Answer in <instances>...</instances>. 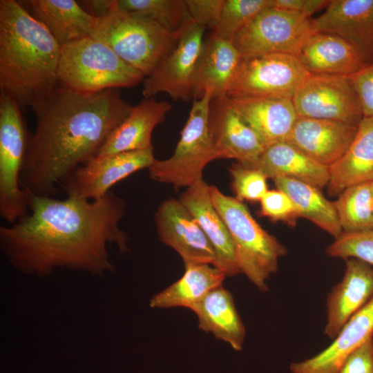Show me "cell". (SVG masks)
Segmentation results:
<instances>
[{
  "label": "cell",
  "mask_w": 373,
  "mask_h": 373,
  "mask_svg": "<svg viewBox=\"0 0 373 373\" xmlns=\"http://www.w3.org/2000/svg\"><path fill=\"white\" fill-rule=\"evenodd\" d=\"M242 119L258 135L265 147L287 142L298 118L292 99H231Z\"/></svg>",
  "instance_id": "obj_23"
},
{
  "label": "cell",
  "mask_w": 373,
  "mask_h": 373,
  "mask_svg": "<svg viewBox=\"0 0 373 373\" xmlns=\"http://www.w3.org/2000/svg\"><path fill=\"white\" fill-rule=\"evenodd\" d=\"M316 32L313 19L270 5L233 38L241 59L269 54L298 56Z\"/></svg>",
  "instance_id": "obj_9"
},
{
  "label": "cell",
  "mask_w": 373,
  "mask_h": 373,
  "mask_svg": "<svg viewBox=\"0 0 373 373\" xmlns=\"http://www.w3.org/2000/svg\"><path fill=\"white\" fill-rule=\"evenodd\" d=\"M372 210L373 214V181L372 182Z\"/></svg>",
  "instance_id": "obj_41"
},
{
  "label": "cell",
  "mask_w": 373,
  "mask_h": 373,
  "mask_svg": "<svg viewBox=\"0 0 373 373\" xmlns=\"http://www.w3.org/2000/svg\"><path fill=\"white\" fill-rule=\"evenodd\" d=\"M229 171L232 189L239 201H260L268 191L267 178L259 169L239 162Z\"/></svg>",
  "instance_id": "obj_35"
},
{
  "label": "cell",
  "mask_w": 373,
  "mask_h": 373,
  "mask_svg": "<svg viewBox=\"0 0 373 373\" xmlns=\"http://www.w3.org/2000/svg\"><path fill=\"white\" fill-rule=\"evenodd\" d=\"M358 126L298 117L287 142L314 161L329 167L347 150L356 135Z\"/></svg>",
  "instance_id": "obj_18"
},
{
  "label": "cell",
  "mask_w": 373,
  "mask_h": 373,
  "mask_svg": "<svg viewBox=\"0 0 373 373\" xmlns=\"http://www.w3.org/2000/svg\"><path fill=\"white\" fill-rule=\"evenodd\" d=\"M211 100L210 92L193 99L173 155L166 160L155 159L149 167L152 180L178 189L187 188L202 179L205 166L216 159L209 126Z\"/></svg>",
  "instance_id": "obj_7"
},
{
  "label": "cell",
  "mask_w": 373,
  "mask_h": 373,
  "mask_svg": "<svg viewBox=\"0 0 373 373\" xmlns=\"http://www.w3.org/2000/svg\"><path fill=\"white\" fill-rule=\"evenodd\" d=\"M298 117L358 126L363 118L349 76L309 74L292 98Z\"/></svg>",
  "instance_id": "obj_12"
},
{
  "label": "cell",
  "mask_w": 373,
  "mask_h": 373,
  "mask_svg": "<svg viewBox=\"0 0 373 373\" xmlns=\"http://www.w3.org/2000/svg\"><path fill=\"white\" fill-rule=\"evenodd\" d=\"M28 195L30 212L0 227L1 250L21 273L42 278L66 268L103 276L115 270L108 245L129 251L119 227L126 204L112 191L93 200Z\"/></svg>",
  "instance_id": "obj_1"
},
{
  "label": "cell",
  "mask_w": 373,
  "mask_h": 373,
  "mask_svg": "<svg viewBox=\"0 0 373 373\" xmlns=\"http://www.w3.org/2000/svg\"><path fill=\"white\" fill-rule=\"evenodd\" d=\"M313 22L316 32L343 38L365 64L373 62V0H332Z\"/></svg>",
  "instance_id": "obj_16"
},
{
  "label": "cell",
  "mask_w": 373,
  "mask_h": 373,
  "mask_svg": "<svg viewBox=\"0 0 373 373\" xmlns=\"http://www.w3.org/2000/svg\"><path fill=\"white\" fill-rule=\"evenodd\" d=\"M209 193L231 235L240 273L259 291H267V282L277 271L279 259L287 254L286 247L260 227L242 202L213 185Z\"/></svg>",
  "instance_id": "obj_4"
},
{
  "label": "cell",
  "mask_w": 373,
  "mask_h": 373,
  "mask_svg": "<svg viewBox=\"0 0 373 373\" xmlns=\"http://www.w3.org/2000/svg\"><path fill=\"white\" fill-rule=\"evenodd\" d=\"M241 59L231 40L211 34L204 41L195 70L193 99H200L207 92L212 99L227 96Z\"/></svg>",
  "instance_id": "obj_21"
},
{
  "label": "cell",
  "mask_w": 373,
  "mask_h": 373,
  "mask_svg": "<svg viewBox=\"0 0 373 373\" xmlns=\"http://www.w3.org/2000/svg\"><path fill=\"white\" fill-rule=\"evenodd\" d=\"M338 373H373V338L352 352Z\"/></svg>",
  "instance_id": "obj_39"
},
{
  "label": "cell",
  "mask_w": 373,
  "mask_h": 373,
  "mask_svg": "<svg viewBox=\"0 0 373 373\" xmlns=\"http://www.w3.org/2000/svg\"><path fill=\"white\" fill-rule=\"evenodd\" d=\"M146 77L133 68L104 43L84 37L61 48L57 69L60 86L80 93H94L116 88H131Z\"/></svg>",
  "instance_id": "obj_6"
},
{
  "label": "cell",
  "mask_w": 373,
  "mask_h": 373,
  "mask_svg": "<svg viewBox=\"0 0 373 373\" xmlns=\"http://www.w3.org/2000/svg\"><path fill=\"white\" fill-rule=\"evenodd\" d=\"M273 181L276 189L291 198L300 217L310 220L335 238L343 233L333 202L327 200L319 189L286 177H277Z\"/></svg>",
  "instance_id": "obj_30"
},
{
  "label": "cell",
  "mask_w": 373,
  "mask_h": 373,
  "mask_svg": "<svg viewBox=\"0 0 373 373\" xmlns=\"http://www.w3.org/2000/svg\"><path fill=\"white\" fill-rule=\"evenodd\" d=\"M189 309L198 317L199 329L228 343L233 350H242L245 328L231 293L222 285L211 291Z\"/></svg>",
  "instance_id": "obj_27"
},
{
  "label": "cell",
  "mask_w": 373,
  "mask_h": 373,
  "mask_svg": "<svg viewBox=\"0 0 373 373\" xmlns=\"http://www.w3.org/2000/svg\"><path fill=\"white\" fill-rule=\"evenodd\" d=\"M43 23L59 46L90 37L96 18L74 0H28L19 1Z\"/></svg>",
  "instance_id": "obj_24"
},
{
  "label": "cell",
  "mask_w": 373,
  "mask_h": 373,
  "mask_svg": "<svg viewBox=\"0 0 373 373\" xmlns=\"http://www.w3.org/2000/svg\"><path fill=\"white\" fill-rule=\"evenodd\" d=\"M155 159L153 148L97 155L79 166L61 185L67 197L96 200L119 181L149 169Z\"/></svg>",
  "instance_id": "obj_13"
},
{
  "label": "cell",
  "mask_w": 373,
  "mask_h": 373,
  "mask_svg": "<svg viewBox=\"0 0 373 373\" xmlns=\"http://www.w3.org/2000/svg\"><path fill=\"white\" fill-rule=\"evenodd\" d=\"M61 48L19 1H0V89L21 111L59 86Z\"/></svg>",
  "instance_id": "obj_3"
},
{
  "label": "cell",
  "mask_w": 373,
  "mask_h": 373,
  "mask_svg": "<svg viewBox=\"0 0 373 373\" xmlns=\"http://www.w3.org/2000/svg\"><path fill=\"white\" fill-rule=\"evenodd\" d=\"M372 182L351 186L333 202L343 232L373 230Z\"/></svg>",
  "instance_id": "obj_31"
},
{
  "label": "cell",
  "mask_w": 373,
  "mask_h": 373,
  "mask_svg": "<svg viewBox=\"0 0 373 373\" xmlns=\"http://www.w3.org/2000/svg\"><path fill=\"white\" fill-rule=\"evenodd\" d=\"M326 252L330 256L344 260L356 258L373 267V230L343 232Z\"/></svg>",
  "instance_id": "obj_34"
},
{
  "label": "cell",
  "mask_w": 373,
  "mask_h": 373,
  "mask_svg": "<svg viewBox=\"0 0 373 373\" xmlns=\"http://www.w3.org/2000/svg\"><path fill=\"white\" fill-rule=\"evenodd\" d=\"M349 77L358 95L363 117H373V62Z\"/></svg>",
  "instance_id": "obj_38"
},
{
  "label": "cell",
  "mask_w": 373,
  "mask_h": 373,
  "mask_svg": "<svg viewBox=\"0 0 373 373\" xmlns=\"http://www.w3.org/2000/svg\"><path fill=\"white\" fill-rule=\"evenodd\" d=\"M127 12L143 16L168 32L179 35L191 19L186 0H115Z\"/></svg>",
  "instance_id": "obj_32"
},
{
  "label": "cell",
  "mask_w": 373,
  "mask_h": 373,
  "mask_svg": "<svg viewBox=\"0 0 373 373\" xmlns=\"http://www.w3.org/2000/svg\"><path fill=\"white\" fill-rule=\"evenodd\" d=\"M327 193L338 195L345 189L373 181V117H363L343 155L329 167Z\"/></svg>",
  "instance_id": "obj_25"
},
{
  "label": "cell",
  "mask_w": 373,
  "mask_h": 373,
  "mask_svg": "<svg viewBox=\"0 0 373 373\" xmlns=\"http://www.w3.org/2000/svg\"><path fill=\"white\" fill-rule=\"evenodd\" d=\"M225 0H186L191 18L205 29L214 30Z\"/></svg>",
  "instance_id": "obj_37"
},
{
  "label": "cell",
  "mask_w": 373,
  "mask_h": 373,
  "mask_svg": "<svg viewBox=\"0 0 373 373\" xmlns=\"http://www.w3.org/2000/svg\"><path fill=\"white\" fill-rule=\"evenodd\" d=\"M373 338V298L343 327L332 343L313 357L290 365L292 373H338L348 355Z\"/></svg>",
  "instance_id": "obj_20"
},
{
  "label": "cell",
  "mask_w": 373,
  "mask_h": 373,
  "mask_svg": "<svg viewBox=\"0 0 373 373\" xmlns=\"http://www.w3.org/2000/svg\"><path fill=\"white\" fill-rule=\"evenodd\" d=\"M171 105L155 97L144 99L133 106L128 116L112 131L97 155L152 149V133L162 123Z\"/></svg>",
  "instance_id": "obj_22"
},
{
  "label": "cell",
  "mask_w": 373,
  "mask_h": 373,
  "mask_svg": "<svg viewBox=\"0 0 373 373\" xmlns=\"http://www.w3.org/2000/svg\"><path fill=\"white\" fill-rule=\"evenodd\" d=\"M373 298V267L356 258L345 260L341 280L328 294L324 333L334 339L345 324Z\"/></svg>",
  "instance_id": "obj_17"
},
{
  "label": "cell",
  "mask_w": 373,
  "mask_h": 373,
  "mask_svg": "<svg viewBox=\"0 0 373 373\" xmlns=\"http://www.w3.org/2000/svg\"><path fill=\"white\" fill-rule=\"evenodd\" d=\"M260 214L276 222L282 221L294 226L300 218L291 198L278 189L268 190L260 200Z\"/></svg>",
  "instance_id": "obj_36"
},
{
  "label": "cell",
  "mask_w": 373,
  "mask_h": 373,
  "mask_svg": "<svg viewBox=\"0 0 373 373\" xmlns=\"http://www.w3.org/2000/svg\"><path fill=\"white\" fill-rule=\"evenodd\" d=\"M298 57L310 74L350 76L365 65L347 41L324 32L313 34Z\"/></svg>",
  "instance_id": "obj_26"
},
{
  "label": "cell",
  "mask_w": 373,
  "mask_h": 373,
  "mask_svg": "<svg viewBox=\"0 0 373 373\" xmlns=\"http://www.w3.org/2000/svg\"><path fill=\"white\" fill-rule=\"evenodd\" d=\"M209 126L216 159H235L253 166L266 149L227 95L211 100Z\"/></svg>",
  "instance_id": "obj_15"
},
{
  "label": "cell",
  "mask_w": 373,
  "mask_h": 373,
  "mask_svg": "<svg viewBox=\"0 0 373 373\" xmlns=\"http://www.w3.org/2000/svg\"><path fill=\"white\" fill-rule=\"evenodd\" d=\"M31 108L36 128L20 183L28 193L52 197L57 184L97 155L133 106L115 89L80 93L59 86Z\"/></svg>",
  "instance_id": "obj_2"
},
{
  "label": "cell",
  "mask_w": 373,
  "mask_h": 373,
  "mask_svg": "<svg viewBox=\"0 0 373 373\" xmlns=\"http://www.w3.org/2000/svg\"><path fill=\"white\" fill-rule=\"evenodd\" d=\"M204 30L192 19L184 24L175 46L144 78V99L159 93H166L174 101L193 99V78L204 44Z\"/></svg>",
  "instance_id": "obj_11"
},
{
  "label": "cell",
  "mask_w": 373,
  "mask_h": 373,
  "mask_svg": "<svg viewBox=\"0 0 373 373\" xmlns=\"http://www.w3.org/2000/svg\"><path fill=\"white\" fill-rule=\"evenodd\" d=\"M210 186L202 179L187 187L178 198L189 211L210 241L216 253L213 266L227 276L240 273L236 259L229 231L214 207L209 193Z\"/></svg>",
  "instance_id": "obj_19"
},
{
  "label": "cell",
  "mask_w": 373,
  "mask_h": 373,
  "mask_svg": "<svg viewBox=\"0 0 373 373\" xmlns=\"http://www.w3.org/2000/svg\"><path fill=\"white\" fill-rule=\"evenodd\" d=\"M30 135L17 102L0 94V216L9 223L28 212V195L20 183Z\"/></svg>",
  "instance_id": "obj_8"
},
{
  "label": "cell",
  "mask_w": 373,
  "mask_h": 373,
  "mask_svg": "<svg viewBox=\"0 0 373 373\" xmlns=\"http://www.w3.org/2000/svg\"><path fill=\"white\" fill-rule=\"evenodd\" d=\"M329 2L328 0H271V5L311 18L313 14L326 8Z\"/></svg>",
  "instance_id": "obj_40"
},
{
  "label": "cell",
  "mask_w": 373,
  "mask_h": 373,
  "mask_svg": "<svg viewBox=\"0 0 373 373\" xmlns=\"http://www.w3.org/2000/svg\"><path fill=\"white\" fill-rule=\"evenodd\" d=\"M271 0H225L219 23L212 35L231 40L262 10Z\"/></svg>",
  "instance_id": "obj_33"
},
{
  "label": "cell",
  "mask_w": 373,
  "mask_h": 373,
  "mask_svg": "<svg viewBox=\"0 0 373 373\" xmlns=\"http://www.w3.org/2000/svg\"><path fill=\"white\" fill-rule=\"evenodd\" d=\"M252 167L261 171L267 178L295 179L318 189L327 186L329 167L323 165L287 142L267 147Z\"/></svg>",
  "instance_id": "obj_28"
},
{
  "label": "cell",
  "mask_w": 373,
  "mask_h": 373,
  "mask_svg": "<svg viewBox=\"0 0 373 373\" xmlns=\"http://www.w3.org/2000/svg\"><path fill=\"white\" fill-rule=\"evenodd\" d=\"M180 34H172L143 16L122 10L112 0L110 10L96 18L90 37L104 43L146 77L175 46Z\"/></svg>",
  "instance_id": "obj_5"
},
{
  "label": "cell",
  "mask_w": 373,
  "mask_h": 373,
  "mask_svg": "<svg viewBox=\"0 0 373 373\" xmlns=\"http://www.w3.org/2000/svg\"><path fill=\"white\" fill-rule=\"evenodd\" d=\"M309 74L295 55L269 54L242 59L227 96L292 99Z\"/></svg>",
  "instance_id": "obj_10"
},
{
  "label": "cell",
  "mask_w": 373,
  "mask_h": 373,
  "mask_svg": "<svg viewBox=\"0 0 373 373\" xmlns=\"http://www.w3.org/2000/svg\"><path fill=\"white\" fill-rule=\"evenodd\" d=\"M160 240L173 248L184 265L211 264L216 253L210 241L179 199L169 198L160 203L155 214Z\"/></svg>",
  "instance_id": "obj_14"
},
{
  "label": "cell",
  "mask_w": 373,
  "mask_h": 373,
  "mask_svg": "<svg viewBox=\"0 0 373 373\" xmlns=\"http://www.w3.org/2000/svg\"><path fill=\"white\" fill-rule=\"evenodd\" d=\"M182 276L154 295L149 301L151 308H189L213 289L222 285L226 278L223 271L209 264L184 265Z\"/></svg>",
  "instance_id": "obj_29"
}]
</instances>
